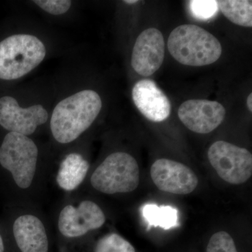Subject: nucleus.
<instances>
[{"instance_id": "obj_1", "label": "nucleus", "mask_w": 252, "mask_h": 252, "mask_svg": "<svg viewBox=\"0 0 252 252\" xmlns=\"http://www.w3.org/2000/svg\"><path fill=\"white\" fill-rule=\"evenodd\" d=\"M97 93L80 91L63 99L55 107L51 119V130L55 140L61 144L77 140L95 120L102 109Z\"/></svg>"}, {"instance_id": "obj_2", "label": "nucleus", "mask_w": 252, "mask_h": 252, "mask_svg": "<svg viewBox=\"0 0 252 252\" xmlns=\"http://www.w3.org/2000/svg\"><path fill=\"white\" fill-rule=\"evenodd\" d=\"M167 48L176 61L193 67L211 64L218 61L222 53L216 36L195 25L176 28L169 36Z\"/></svg>"}, {"instance_id": "obj_3", "label": "nucleus", "mask_w": 252, "mask_h": 252, "mask_svg": "<svg viewBox=\"0 0 252 252\" xmlns=\"http://www.w3.org/2000/svg\"><path fill=\"white\" fill-rule=\"evenodd\" d=\"M46 48L36 36L16 34L0 42V79L22 77L39 65L46 56Z\"/></svg>"}, {"instance_id": "obj_4", "label": "nucleus", "mask_w": 252, "mask_h": 252, "mask_svg": "<svg viewBox=\"0 0 252 252\" xmlns=\"http://www.w3.org/2000/svg\"><path fill=\"white\" fill-rule=\"evenodd\" d=\"M91 185L104 194L133 191L140 183V169L135 158L125 152L109 155L93 172Z\"/></svg>"}, {"instance_id": "obj_5", "label": "nucleus", "mask_w": 252, "mask_h": 252, "mask_svg": "<svg viewBox=\"0 0 252 252\" xmlns=\"http://www.w3.org/2000/svg\"><path fill=\"white\" fill-rule=\"evenodd\" d=\"M39 150L28 136L9 132L0 147V164L20 189L30 188L35 178Z\"/></svg>"}, {"instance_id": "obj_6", "label": "nucleus", "mask_w": 252, "mask_h": 252, "mask_svg": "<svg viewBox=\"0 0 252 252\" xmlns=\"http://www.w3.org/2000/svg\"><path fill=\"white\" fill-rule=\"evenodd\" d=\"M208 158L220 178L230 185H241L252 177V155L246 149L217 141L209 149Z\"/></svg>"}, {"instance_id": "obj_7", "label": "nucleus", "mask_w": 252, "mask_h": 252, "mask_svg": "<svg viewBox=\"0 0 252 252\" xmlns=\"http://www.w3.org/2000/svg\"><path fill=\"white\" fill-rule=\"evenodd\" d=\"M105 220V215L100 207L92 200H85L77 207L67 205L63 207L60 212L58 228L65 238H80L101 228Z\"/></svg>"}, {"instance_id": "obj_8", "label": "nucleus", "mask_w": 252, "mask_h": 252, "mask_svg": "<svg viewBox=\"0 0 252 252\" xmlns=\"http://www.w3.org/2000/svg\"><path fill=\"white\" fill-rule=\"evenodd\" d=\"M150 173L154 185L167 193L187 195L192 193L198 185V177L191 169L169 159L154 162Z\"/></svg>"}, {"instance_id": "obj_9", "label": "nucleus", "mask_w": 252, "mask_h": 252, "mask_svg": "<svg viewBox=\"0 0 252 252\" xmlns=\"http://www.w3.org/2000/svg\"><path fill=\"white\" fill-rule=\"evenodd\" d=\"M49 114L41 104L21 108L10 96L0 98V125L9 132L29 136L47 122Z\"/></svg>"}, {"instance_id": "obj_10", "label": "nucleus", "mask_w": 252, "mask_h": 252, "mask_svg": "<svg viewBox=\"0 0 252 252\" xmlns=\"http://www.w3.org/2000/svg\"><path fill=\"white\" fill-rule=\"evenodd\" d=\"M224 107L216 101L189 99L181 104L179 118L189 130L200 134L210 133L221 124Z\"/></svg>"}, {"instance_id": "obj_11", "label": "nucleus", "mask_w": 252, "mask_h": 252, "mask_svg": "<svg viewBox=\"0 0 252 252\" xmlns=\"http://www.w3.org/2000/svg\"><path fill=\"white\" fill-rule=\"evenodd\" d=\"M165 41L161 32L149 28L137 37L132 50L131 64L137 74L149 77L154 74L163 63Z\"/></svg>"}, {"instance_id": "obj_12", "label": "nucleus", "mask_w": 252, "mask_h": 252, "mask_svg": "<svg viewBox=\"0 0 252 252\" xmlns=\"http://www.w3.org/2000/svg\"><path fill=\"white\" fill-rule=\"evenodd\" d=\"M137 109L151 122H162L171 113V104L154 81L143 79L136 83L132 91Z\"/></svg>"}, {"instance_id": "obj_13", "label": "nucleus", "mask_w": 252, "mask_h": 252, "mask_svg": "<svg viewBox=\"0 0 252 252\" xmlns=\"http://www.w3.org/2000/svg\"><path fill=\"white\" fill-rule=\"evenodd\" d=\"M15 241L21 252H48L49 238L42 220L32 214L18 217L13 225Z\"/></svg>"}, {"instance_id": "obj_14", "label": "nucleus", "mask_w": 252, "mask_h": 252, "mask_svg": "<svg viewBox=\"0 0 252 252\" xmlns=\"http://www.w3.org/2000/svg\"><path fill=\"white\" fill-rule=\"evenodd\" d=\"M90 165L81 154H68L63 159L58 171L56 182L60 188L72 191L85 180Z\"/></svg>"}, {"instance_id": "obj_15", "label": "nucleus", "mask_w": 252, "mask_h": 252, "mask_svg": "<svg viewBox=\"0 0 252 252\" xmlns=\"http://www.w3.org/2000/svg\"><path fill=\"white\" fill-rule=\"evenodd\" d=\"M142 213L149 227L159 226L168 230L178 225V211L175 207L147 204L142 207Z\"/></svg>"}, {"instance_id": "obj_16", "label": "nucleus", "mask_w": 252, "mask_h": 252, "mask_svg": "<svg viewBox=\"0 0 252 252\" xmlns=\"http://www.w3.org/2000/svg\"><path fill=\"white\" fill-rule=\"evenodd\" d=\"M219 9L230 21L244 27H252V1L250 0L217 1Z\"/></svg>"}, {"instance_id": "obj_17", "label": "nucleus", "mask_w": 252, "mask_h": 252, "mask_svg": "<svg viewBox=\"0 0 252 252\" xmlns=\"http://www.w3.org/2000/svg\"><path fill=\"white\" fill-rule=\"evenodd\" d=\"M94 252H135V250L121 235L110 233L99 240Z\"/></svg>"}, {"instance_id": "obj_18", "label": "nucleus", "mask_w": 252, "mask_h": 252, "mask_svg": "<svg viewBox=\"0 0 252 252\" xmlns=\"http://www.w3.org/2000/svg\"><path fill=\"white\" fill-rule=\"evenodd\" d=\"M189 6L194 17L202 21L211 19L220 9L215 0H193L189 1Z\"/></svg>"}, {"instance_id": "obj_19", "label": "nucleus", "mask_w": 252, "mask_h": 252, "mask_svg": "<svg viewBox=\"0 0 252 252\" xmlns=\"http://www.w3.org/2000/svg\"><path fill=\"white\" fill-rule=\"evenodd\" d=\"M207 252H238L233 238L227 232L215 233L207 247Z\"/></svg>"}, {"instance_id": "obj_20", "label": "nucleus", "mask_w": 252, "mask_h": 252, "mask_svg": "<svg viewBox=\"0 0 252 252\" xmlns=\"http://www.w3.org/2000/svg\"><path fill=\"white\" fill-rule=\"evenodd\" d=\"M33 2L46 12L53 15L64 14L72 4V1L68 0H35Z\"/></svg>"}, {"instance_id": "obj_21", "label": "nucleus", "mask_w": 252, "mask_h": 252, "mask_svg": "<svg viewBox=\"0 0 252 252\" xmlns=\"http://www.w3.org/2000/svg\"><path fill=\"white\" fill-rule=\"evenodd\" d=\"M247 104H248V107L249 110L250 112H252V94H250V95L248 96V101H247Z\"/></svg>"}, {"instance_id": "obj_22", "label": "nucleus", "mask_w": 252, "mask_h": 252, "mask_svg": "<svg viewBox=\"0 0 252 252\" xmlns=\"http://www.w3.org/2000/svg\"><path fill=\"white\" fill-rule=\"evenodd\" d=\"M4 243H3L2 238H1V235H0V252H4Z\"/></svg>"}, {"instance_id": "obj_23", "label": "nucleus", "mask_w": 252, "mask_h": 252, "mask_svg": "<svg viewBox=\"0 0 252 252\" xmlns=\"http://www.w3.org/2000/svg\"><path fill=\"white\" fill-rule=\"evenodd\" d=\"M124 1L126 3V4H133L139 2V1H137V0H126V1Z\"/></svg>"}]
</instances>
